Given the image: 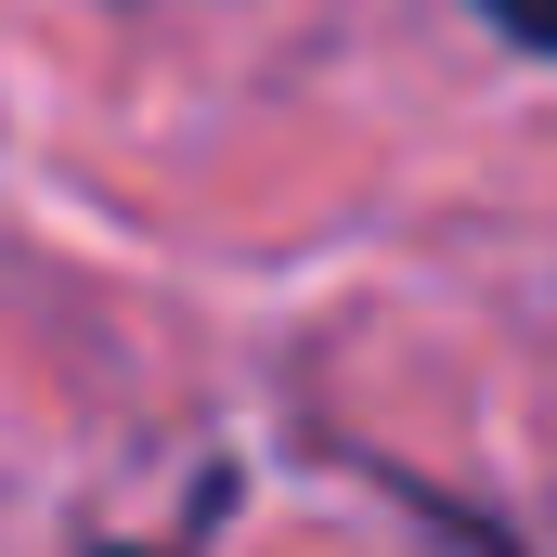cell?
I'll return each mask as SVG.
<instances>
[{
    "mask_svg": "<svg viewBox=\"0 0 557 557\" xmlns=\"http://www.w3.org/2000/svg\"><path fill=\"white\" fill-rule=\"evenodd\" d=\"M104 557H143V545H104Z\"/></svg>",
    "mask_w": 557,
    "mask_h": 557,
    "instance_id": "cell-2",
    "label": "cell"
},
{
    "mask_svg": "<svg viewBox=\"0 0 557 557\" xmlns=\"http://www.w3.org/2000/svg\"><path fill=\"white\" fill-rule=\"evenodd\" d=\"M480 26H493V39H519V52H545V65H557V0H480Z\"/></svg>",
    "mask_w": 557,
    "mask_h": 557,
    "instance_id": "cell-1",
    "label": "cell"
}]
</instances>
